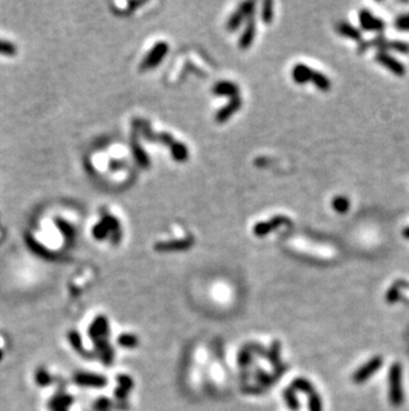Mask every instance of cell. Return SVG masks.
<instances>
[{
	"label": "cell",
	"mask_w": 409,
	"mask_h": 411,
	"mask_svg": "<svg viewBox=\"0 0 409 411\" xmlns=\"http://www.w3.org/2000/svg\"><path fill=\"white\" fill-rule=\"evenodd\" d=\"M403 237L407 238V240H409V227H407L404 230H403Z\"/></svg>",
	"instance_id": "1f68e13d"
},
{
	"label": "cell",
	"mask_w": 409,
	"mask_h": 411,
	"mask_svg": "<svg viewBox=\"0 0 409 411\" xmlns=\"http://www.w3.org/2000/svg\"><path fill=\"white\" fill-rule=\"evenodd\" d=\"M284 398H286L287 405L291 410H298L299 409V402L297 399V395L294 392V388H287L284 391Z\"/></svg>",
	"instance_id": "7402d4cb"
},
{
	"label": "cell",
	"mask_w": 409,
	"mask_h": 411,
	"mask_svg": "<svg viewBox=\"0 0 409 411\" xmlns=\"http://www.w3.org/2000/svg\"><path fill=\"white\" fill-rule=\"evenodd\" d=\"M240 105H242V100H240L239 96L233 97V99L230 100V103H229V104L225 105L223 108L218 111V114H216V116H215V120L218 121V123H225V121H227V120L233 116V114L239 111Z\"/></svg>",
	"instance_id": "9c48e42d"
},
{
	"label": "cell",
	"mask_w": 409,
	"mask_h": 411,
	"mask_svg": "<svg viewBox=\"0 0 409 411\" xmlns=\"http://www.w3.org/2000/svg\"><path fill=\"white\" fill-rule=\"evenodd\" d=\"M371 46H376L381 49V52L384 49H393V51H397V52L401 53H408L409 52V44L405 42H401V40H393V42H388V40H384V39L377 38L373 39V40H369V42L362 43L360 47H359V51L362 52L363 49H367L368 47Z\"/></svg>",
	"instance_id": "277c9868"
},
{
	"label": "cell",
	"mask_w": 409,
	"mask_h": 411,
	"mask_svg": "<svg viewBox=\"0 0 409 411\" xmlns=\"http://www.w3.org/2000/svg\"><path fill=\"white\" fill-rule=\"evenodd\" d=\"M254 1H245L239 5V8L231 15V18L227 22V29L229 31H234L239 27L242 22L245 19H249L254 14Z\"/></svg>",
	"instance_id": "5b68a950"
},
{
	"label": "cell",
	"mask_w": 409,
	"mask_h": 411,
	"mask_svg": "<svg viewBox=\"0 0 409 411\" xmlns=\"http://www.w3.org/2000/svg\"><path fill=\"white\" fill-rule=\"evenodd\" d=\"M93 330L97 331V333H99V336L100 334H105L107 330H108V323H107V320L103 318V317L99 318V320L96 321V323H94Z\"/></svg>",
	"instance_id": "4316f807"
},
{
	"label": "cell",
	"mask_w": 409,
	"mask_h": 411,
	"mask_svg": "<svg viewBox=\"0 0 409 411\" xmlns=\"http://www.w3.org/2000/svg\"><path fill=\"white\" fill-rule=\"evenodd\" d=\"M395 25L401 31H409V15H403V16L397 18Z\"/></svg>",
	"instance_id": "484cf974"
},
{
	"label": "cell",
	"mask_w": 409,
	"mask_h": 411,
	"mask_svg": "<svg viewBox=\"0 0 409 411\" xmlns=\"http://www.w3.org/2000/svg\"><path fill=\"white\" fill-rule=\"evenodd\" d=\"M255 32H257V25H255L254 16H251V18L247 19L245 31H243L239 39V47L242 49H246V48H249L251 46V43L254 42Z\"/></svg>",
	"instance_id": "7c38bea8"
},
{
	"label": "cell",
	"mask_w": 409,
	"mask_h": 411,
	"mask_svg": "<svg viewBox=\"0 0 409 411\" xmlns=\"http://www.w3.org/2000/svg\"><path fill=\"white\" fill-rule=\"evenodd\" d=\"M388 398L393 407H401L404 403L403 390V366L399 362L392 364L388 373Z\"/></svg>",
	"instance_id": "6da1fadb"
},
{
	"label": "cell",
	"mask_w": 409,
	"mask_h": 411,
	"mask_svg": "<svg viewBox=\"0 0 409 411\" xmlns=\"http://www.w3.org/2000/svg\"><path fill=\"white\" fill-rule=\"evenodd\" d=\"M259 379H260L264 385H268V383L271 382V378H270L268 375H266V374H259Z\"/></svg>",
	"instance_id": "4dcf8cb0"
},
{
	"label": "cell",
	"mask_w": 409,
	"mask_h": 411,
	"mask_svg": "<svg viewBox=\"0 0 409 411\" xmlns=\"http://www.w3.org/2000/svg\"><path fill=\"white\" fill-rule=\"evenodd\" d=\"M193 245V240H177V241H168V242H158L155 244V251H185L189 249Z\"/></svg>",
	"instance_id": "8fae6325"
},
{
	"label": "cell",
	"mask_w": 409,
	"mask_h": 411,
	"mask_svg": "<svg viewBox=\"0 0 409 411\" xmlns=\"http://www.w3.org/2000/svg\"><path fill=\"white\" fill-rule=\"evenodd\" d=\"M170 152H172V156L174 157V160L178 161V162H184V161L188 160V148L184 144H181V142H174L173 145L170 147Z\"/></svg>",
	"instance_id": "2e32d148"
},
{
	"label": "cell",
	"mask_w": 409,
	"mask_h": 411,
	"mask_svg": "<svg viewBox=\"0 0 409 411\" xmlns=\"http://www.w3.org/2000/svg\"><path fill=\"white\" fill-rule=\"evenodd\" d=\"M132 151H133V156L136 159V161L138 162V165L141 166H148L149 165V159H148V155H146L142 147L137 142L136 137H133L132 140Z\"/></svg>",
	"instance_id": "9a60e30c"
},
{
	"label": "cell",
	"mask_w": 409,
	"mask_h": 411,
	"mask_svg": "<svg viewBox=\"0 0 409 411\" xmlns=\"http://www.w3.org/2000/svg\"><path fill=\"white\" fill-rule=\"evenodd\" d=\"M168 51H169V46L165 42H158L154 47L151 48V51L148 52L145 59L142 60V63L140 64V69H141V71H149V69L155 68V67L158 66V64L164 60L165 56L168 55Z\"/></svg>",
	"instance_id": "7a4b0ae2"
},
{
	"label": "cell",
	"mask_w": 409,
	"mask_h": 411,
	"mask_svg": "<svg viewBox=\"0 0 409 411\" xmlns=\"http://www.w3.org/2000/svg\"><path fill=\"white\" fill-rule=\"evenodd\" d=\"M273 1H266L263 4V11H262V19L266 24L271 23L273 20Z\"/></svg>",
	"instance_id": "cb8c5ba5"
},
{
	"label": "cell",
	"mask_w": 409,
	"mask_h": 411,
	"mask_svg": "<svg viewBox=\"0 0 409 411\" xmlns=\"http://www.w3.org/2000/svg\"><path fill=\"white\" fill-rule=\"evenodd\" d=\"M312 75H314V69L304 64H297L292 69V79L298 84H306L311 81Z\"/></svg>",
	"instance_id": "4fadbf2b"
},
{
	"label": "cell",
	"mask_w": 409,
	"mask_h": 411,
	"mask_svg": "<svg viewBox=\"0 0 409 411\" xmlns=\"http://www.w3.org/2000/svg\"><path fill=\"white\" fill-rule=\"evenodd\" d=\"M279 343L278 342H275L273 346V349H271V351H270V354H268V357H270V359H271V362H273L275 366H278V364H279Z\"/></svg>",
	"instance_id": "f1b7e54d"
},
{
	"label": "cell",
	"mask_w": 409,
	"mask_h": 411,
	"mask_svg": "<svg viewBox=\"0 0 409 411\" xmlns=\"http://www.w3.org/2000/svg\"><path fill=\"white\" fill-rule=\"evenodd\" d=\"M118 382H120V390H117V397L124 398L127 395L125 392L129 388H132V379L129 378V377H125V375H121V377H118Z\"/></svg>",
	"instance_id": "ffe728a7"
},
{
	"label": "cell",
	"mask_w": 409,
	"mask_h": 411,
	"mask_svg": "<svg viewBox=\"0 0 409 411\" xmlns=\"http://www.w3.org/2000/svg\"><path fill=\"white\" fill-rule=\"evenodd\" d=\"M311 81H312V83L315 84L316 88L320 91H329V88H331V81H329L328 77L318 71H314V75H312Z\"/></svg>",
	"instance_id": "e0dca14e"
},
{
	"label": "cell",
	"mask_w": 409,
	"mask_h": 411,
	"mask_svg": "<svg viewBox=\"0 0 409 411\" xmlns=\"http://www.w3.org/2000/svg\"><path fill=\"white\" fill-rule=\"evenodd\" d=\"M212 92L216 96H227V97H237L239 96V88L238 85L230 81H219L213 87Z\"/></svg>",
	"instance_id": "30bf717a"
},
{
	"label": "cell",
	"mask_w": 409,
	"mask_h": 411,
	"mask_svg": "<svg viewBox=\"0 0 409 411\" xmlns=\"http://www.w3.org/2000/svg\"><path fill=\"white\" fill-rule=\"evenodd\" d=\"M359 20L363 29L366 31H375V32H381L386 28V23L381 19L376 18L375 15H372L368 10H360L359 12Z\"/></svg>",
	"instance_id": "8992f818"
},
{
	"label": "cell",
	"mask_w": 409,
	"mask_h": 411,
	"mask_svg": "<svg viewBox=\"0 0 409 411\" xmlns=\"http://www.w3.org/2000/svg\"><path fill=\"white\" fill-rule=\"evenodd\" d=\"M292 388L301 390V392H304V394H307V395H310V394H312V392H315L312 383H310V381H307V379H303V378L295 379L294 383H292Z\"/></svg>",
	"instance_id": "ac0fdd59"
},
{
	"label": "cell",
	"mask_w": 409,
	"mask_h": 411,
	"mask_svg": "<svg viewBox=\"0 0 409 411\" xmlns=\"http://www.w3.org/2000/svg\"><path fill=\"white\" fill-rule=\"evenodd\" d=\"M332 206L338 213H345L349 209V200L344 196H338L332 201Z\"/></svg>",
	"instance_id": "d6986e66"
},
{
	"label": "cell",
	"mask_w": 409,
	"mask_h": 411,
	"mask_svg": "<svg viewBox=\"0 0 409 411\" xmlns=\"http://www.w3.org/2000/svg\"><path fill=\"white\" fill-rule=\"evenodd\" d=\"M400 298V290L397 286H393L392 289H389V292L387 293V301L389 303H395L396 301H399Z\"/></svg>",
	"instance_id": "83f0119b"
},
{
	"label": "cell",
	"mask_w": 409,
	"mask_h": 411,
	"mask_svg": "<svg viewBox=\"0 0 409 411\" xmlns=\"http://www.w3.org/2000/svg\"><path fill=\"white\" fill-rule=\"evenodd\" d=\"M383 362H384V361H383V357H380V355H376V357L371 358L367 364H364L362 367H359V369L356 370V373L353 374L352 381L355 383H358V385L364 383L366 381H368V379L371 378L372 375H375V374L381 369Z\"/></svg>",
	"instance_id": "3957f363"
},
{
	"label": "cell",
	"mask_w": 409,
	"mask_h": 411,
	"mask_svg": "<svg viewBox=\"0 0 409 411\" xmlns=\"http://www.w3.org/2000/svg\"><path fill=\"white\" fill-rule=\"evenodd\" d=\"M310 399H308V407H310V411H323V402L320 399V397L315 392H312L308 395Z\"/></svg>",
	"instance_id": "44dd1931"
},
{
	"label": "cell",
	"mask_w": 409,
	"mask_h": 411,
	"mask_svg": "<svg viewBox=\"0 0 409 411\" xmlns=\"http://www.w3.org/2000/svg\"><path fill=\"white\" fill-rule=\"evenodd\" d=\"M93 233H94V237H96V238H100V240H103V238H105V237H107V234H108V233H110V230H109V227L107 225V222L103 220V221L100 222L97 227L94 228Z\"/></svg>",
	"instance_id": "603a6c76"
},
{
	"label": "cell",
	"mask_w": 409,
	"mask_h": 411,
	"mask_svg": "<svg viewBox=\"0 0 409 411\" xmlns=\"http://www.w3.org/2000/svg\"><path fill=\"white\" fill-rule=\"evenodd\" d=\"M291 221L288 220L284 216H278V217H274L273 220L270 221H263L259 222L254 227V234L258 237H263L266 234H268L270 232L275 230L277 228L282 227V225H290Z\"/></svg>",
	"instance_id": "52a82bcc"
},
{
	"label": "cell",
	"mask_w": 409,
	"mask_h": 411,
	"mask_svg": "<svg viewBox=\"0 0 409 411\" xmlns=\"http://www.w3.org/2000/svg\"><path fill=\"white\" fill-rule=\"evenodd\" d=\"M376 62L381 64L383 67H386L387 69H389L393 75L396 76H404L405 75V67L401 63L395 59L393 56H390L387 52H379L376 55Z\"/></svg>",
	"instance_id": "ba28073f"
},
{
	"label": "cell",
	"mask_w": 409,
	"mask_h": 411,
	"mask_svg": "<svg viewBox=\"0 0 409 411\" xmlns=\"http://www.w3.org/2000/svg\"><path fill=\"white\" fill-rule=\"evenodd\" d=\"M336 29L340 35H343L345 38L352 39V40H360L362 39V32L347 22H339L336 24Z\"/></svg>",
	"instance_id": "5bb4252c"
},
{
	"label": "cell",
	"mask_w": 409,
	"mask_h": 411,
	"mask_svg": "<svg viewBox=\"0 0 409 411\" xmlns=\"http://www.w3.org/2000/svg\"><path fill=\"white\" fill-rule=\"evenodd\" d=\"M118 343L124 347H134L138 343V340L134 336H130V334H124L118 338Z\"/></svg>",
	"instance_id": "d4e9b609"
},
{
	"label": "cell",
	"mask_w": 409,
	"mask_h": 411,
	"mask_svg": "<svg viewBox=\"0 0 409 411\" xmlns=\"http://www.w3.org/2000/svg\"><path fill=\"white\" fill-rule=\"evenodd\" d=\"M250 364V353L249 351H242L239 354V365L240 366H246Z\"/></svg>",
	"instance_id": "f546056e"
}]
</instances>
